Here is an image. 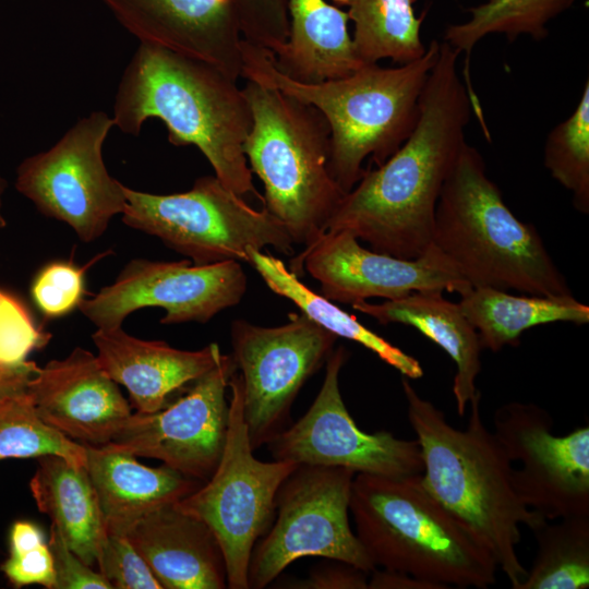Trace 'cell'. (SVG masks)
I'll list each match as a JSON object with an SVG mask.
<instances>
[{
	"label": "cell",
	"mask_w": 589,
	"mask_h": 589,
	"mask_svg": "<svg viewBox=\"0 0 589 589\" xmlns=\"http://www.w3.org/2000/svg\"><path fill=\"white\" fill-rule=\"evenodd\" d=\"M460 55L440 43L414 129L384 164L365 169L326 232L348 231L371 250L400 259L419 257L430 248L436 204L466 143L476 104L471 86L458 72Z\"/></svg>",
	"instance_id": "1"
},
{
	"label": "cell",
	"mask_w": 589,
	"mask_h": 589,
	"mask_svg": "<svg viewBox=\"0 0 589 589\" xmlns=\"http://www.w3.org/2000/svg\"><path fill=\"white\" fill-rule=\"evenodd\" d=\"M408 421L422 457L421 482L430 495L494 557L513 589L527 569L517 545L520 526L545 521L519 500L512 482L513 464L481 416V392L471 400L465 429L448 423L442 410L419 395L402 376Z\"/></svg>",
	"instance_id": "2"
},
{
	"label": "cell",
	"mask_w": 589,
	"mask_h": 589,
	"mask_svg": "<svg viewBox=\"0 0 589 589\" xmlns=\"http://www.w3.org/2000/svg\"><path fill=\"white\" fill-rule=\"evenodd\" d=\"M112 118L131 135L147 119L161 120L172 145L196 146L226 188L263 202L243 153L252 124L249 103L237 80L217 68L141 43L120 81Z\"/></svg>",
	"instance_id": "3"
},
{
	"label": "cell",
	"mask_w": 589,
	"mask_h": 589,
	"mask_svg": "<svg viewBox=\"0 0 589 589\" xmlns=\"http://www.w3.org/2000/svg\"><path fill=\"white\" fill-rule=\"evenodd\" d=\"M438 52L434 39L421 58L408 63H364L344 77L302 83L278 70L269 50L243 40L242 77L277 88L324 116L330 129L328 170L347 193L364 175L365 158L381 166L411 134Z\"/></svg>",
	"instance_id": "4"
},
{
	"label": "cell",
	"mask_w": 589,
	"mask_h": 589,
	"mask_svg": "<svg viewBox=\"0 0 589 589\" xmlns=\"http://www.w3.org/2000/svg\"><path fill=\"white\" fill-rule=\"evenodd\" d=\"M432 243L471 287L573 294L537 228L512 213L482 155L467 142L443 184Z\"/></svg>",
	"instance_id": "5"
},
{
	"label": "cell",
	"mask_w": 589,
	"mask_h": 589,
	"mask_svg": "<svg viewBox=\"0 0 589 589\" xmlns=\"http://www.w3.org/2000/svg\"><path fill=\"white\" fill-rule=\"evenodd\" d=\"M420 474L354 476L349 512L371 561L440 589L494 585V557L430 495Z\"/></svg>",
	"instance_id": "6"
},
{
	"label": "cell",
	"mask_w": 589,
	"mask_h": 589,
	"mask_svg": "<svg viewBox=\"0 0 589 589\" xmlns=\"http://www.w3.org/2000/svg\"><path fill=\"white\" fill-rule=\"evenodd\" d=\"M252 124L243 143L249 168L264 184V207L294 244L308 247L326 226L345 192L328 170L330 129L312 105L245 80Z\"/></svg>",
	"instance_id": "7"
},
{
	"label": "cell",
	"mask_w": 589,
	"mask_h": 589,
	"mask_svg": "<svg viewBox=\"0 0 589 589\" xmlns=\"http://www.w3.org/2000/svg\"><path fill=\"white\" fill-rule=\"evenodd\" d=\"M122 221L157 237L194 264L249 261L251 250L273 248L293 253V241L283 224L264 206L251 207L215 176L195 180L182 193L152 194L125 187Z\"/></svg>",
	"instance_id": "8"
},
{
	"label": "cell",
	"mask_w": 589,
	"mask_h": 589,
	"mask_svg": "<svg viewBox=\"0 0 589 589\" xmlns=\"http://www.w3.org/2000/svg\"><path fill=\"white\" fill-rule=\"evenodd\" d=\"M229 389L228 429L219 462L205 484L176 506L204 521L217 538L226 563L227 588L248 589L253 548L272 526L278 489L298 464L267 462L254 457L238 370L230 378Z\"/></svg>",
	"instance_id": "9"
},
{
	"label": "cell",
	"mask_w": 589,
	"mask_h": 589,
	"mask_svg": "<svg viewBox=\"0 0 589 589\" xmlns=\"http://www.w3.org/2000/svg\"><path fill=\"white\" fill-rule=\"evenodd\" d=\"M354 476L347 468L298 465L278 489L275 522L253 548L249 588H265L302 557L376 568L349 524Z\"/></svg>",
	"instance_id": "10"
},
{
	"label": "cell",
	"mask_w": 589,
	"mask_h": 589,
	"mask_svg": "<svg viewBox=\"0 0 589 589\" xmlns=\"http://www.w3.org/2000/svg\"><path fill=\"white\" fill-rule=\"evenodd\" d=\"M115 125L112 117L94 111L16 169V190L43 215L69 225L83 242L103 236L127 204L125 185L109 175L103 158Z\"/></svg>",
	"instance_id": "11"
},
{
	"label": "cell",
	"mask_w": 589,
	"mask_h": 589,
	"mask_svg": "<svg viewBox=\"0 0 589 589\" xmlns=\"http://www.w3.org/2000/svg\"><path fill=\"white\" fill-rule=\"evenodd\" d=\"M232 358L241 371L243 413L252 449L286 429L290 408L304 383L326 363L337 336L304 314L280 326L235 320Z\"/></svg>",
	"instance_id": "12"
},
{
	"label": "cell",
	"mask_w": 589,
	"mask_h": 589,
	"mask_svg": "<svg viewBox=\"0 0 589 589\" xmlns=\"http://www.w3.org/2000/svg\"><path fill=\"white\" fill-rule=\"evenodd\" d=\"M493 433L509 461L522 504L545 520L589 516V426L553 433L550 413L533 402L510 401L493 417Z\"/></svg>",
	"instance_id": "13"
},
{
	"label": "cell",
	"mask_w": 589,
	"mask_h": 589,
	"mask_svg": "<svg viewBox=\"0 0 589 589\" xmlns=\"http://www.w3.org/2000/svg\"><path fill=\"white\" fill-rule=\"evenodd\" d=\"M348 357L345 346L334 348L325 363L323 385L306 413L267 444L273 458L347 468L356 474H420L423 465L417 440L398 438L387 431L365 433L350 416L339 388L340 370Z\"/></svg>",
	"instance_id": "14"
},
{
	"label": "cell",
	"mask_w": 589,
	"mask_h": 589,
	"mask_svg": "<svg viewBox=\"0 0 589 589\" xmlns=\"http://www.w3.org/2000/svg\"><path fill=\"white\" fill-rule=\"evenodd\" d=\"M245 291L247 275L238 261L200 265L135 259L79 309L97 328L121 326L128 315L147 306L165 310L161 324L206 323L240 303Z\"/></svg>",
	"instance_id": "15"
},
{
	"label": "cell",
	"mask_w": 589,
	"mask_h": 589,
	"mask_svg": "<svg viewBox=\"0 0 589 589\" xmlns=\"http://www.w3.org/2000/svg\"><path fill=\"white\" fill-rule=\"evenodd\" d=\"M237 370L232 356L221 354L216 365L175 401L152 413L132 412L108 444L206 481L225 447L227 389Z\"/></svg>",
	"instance_id": "16"
},
{
	"label": "cell",
	"mask_w": 589,
	"mask_h": 589,
	"mask_svg": "<svg viewBox=\"0 0 589 589\" xmlns=\"http://www.w3.org/2000/svg\"><path fill=\"white\" fill-rule=\"evenodd\" d=\"M348 231L325 232L290 261L298 277L306 272L322 296L354 304L371 298L395 300L416 291L457 292L471 286L433 243L419 257L400 259L363 248Z\"/></svg>",
	"instance_id": "17"
},
{
	"label": "cell",
	"mask_w": 589,
	"mask_h": 589,
	"mask_svg": "<svg viewBox=\"0 0 589 589\" xmlns=\"http://www.w3.org/2000/svg\"><path fill=\"white\" fill-rule=\"evenodd\" d=\"M26 394L44 423L84 445L110 443L132 413L97 357L81 347L38 366Z\"/></svg>",
	"instance_id": "18"
},
{
	"label": "cell",
	"mask_w": 589,
	"mask_h": 589,
	"mask_svg": "<svg viewBox=\"0 0 589 589\" xmlns=\"http://www.w3.org/2000/svg\"><path fill=\"white\" fill-rule=\"evenodd\" d=\"M141 43L242 77V43L228 0H101Z\"/></svg>",
	"instance_id": "19"
},
{
	"label": "cell",
	"mask_w": 589,
	"mask_h": 589,
	"mask_svg": "<svg viewBox=\"0 0 589 589\" xmlns=\"http://www.w3.org/2000/svg\"><path fill=\"white\" fill-rule=\"evenodd\" d=\"M92 339L104 371L128 389L132 406L142 413L164 408L173 393L213 369L223 354L216 342L196 351L180 350L133 337L121 326L97 328Z\"/></svg>",
	"instance_id": "20"
},
{
	"label": "cell",
	"mask_w": 589,
	"mask_h": 589,
	"mask_svg": "<svg viewBox=\"0 0 589 589\" xmlns=\"http://www.w3.org/2000/svg\"><path fill=\"white\" fill-rule=\"evenodd\" d=\"M125 536L163 588H227L226 563L217 538L204 521L176 504L142 517Z\"/></svg>",
	"instance_id": "21"
},
{
	"label": "cell",
	"mask_w": 589,
	"mask_h": 589,
	"mask_svg": "<svg viewBox=\"0 0 589 589\" xmlns=\"http://www.w3.org/2000/svg\"><path fill=\"white\" fill-rule=\"evenodd\" d=\"M85 448L86 469L107 532L125 534L142 517L178 503L202 484L166 465L147 467L131 452L111 444Z\"/></svg>",
	"instance_id": "22"
},
{
	"label": "cell",
	"mask_w": 589,
	"mask_h": 589,
	"mask_svg": "<svg viewBox=\"0 0 589 589\" xmlns=\"http://www.w3.org/2000/svg\"><path fill=\"white\" fill-rule=\"evenodd\" d=\"M353 310L386 325L398 323L411 326L441 347L456 365L453 395L460 417L478 390L476 380L481 372V351L476 328L458 303L437 291H416L382 303L362 301Z\"/></svg>",
	"instance_id": "23"
},
{
	"label": "cell",
	"mask_w": 589,
	"mask_h": 589,
	"mask_svg": "<svg viewBox=\"0 0 589 589\" xmlns=\"http://www.w3.org/2000/svg\"><path fill=\"white\" fill-rule=\"evenodd\" d=\"M289 37L273 55L278 70L302 83L344 77L359 69L347 12L325 0H288Z\"/></svg>",
	"instance_id": "24"
},
{
	"label": "cell",
	"mask_w": 589,
	"mask_h": 589,
	"mask_svg": "<svg viewBox=\"0 0 589 589\" xmlns=\"http://www.w3.org/2000/svg\"><path fill=\"white\" fill-rule=\"evenodd\" d=\"M29 491L68 546L85 564H97L107 529L86 467L56 454L37 457Z\"/></svg>",
	"instance_id": "25"
},
{
	"label": "cell",
	"mask_w": 589,
	"mask_h": 589,
	"mask_svg": "<svg viewBox=\"0 0 589 589\" xmlns=\"http://www.w3.org/2000/svg\"><path fill=\"white\" fill-rule=\"evenodd\" d=\"M458 305L476 328L480 346L497 352L505 346L517 347L520 335L550 323H589V306L572 296H521L490 287H471L460 296Z\"/></svg>",
	"instance_id": "26"
},
{
	"label": "cell",
	"mask_w": 589,
	"mask_h": 589,
	"mask_svg": "<svg viewBox=\"0 0 589 589\" xmlns=\"http://www.w3.org/2000/svg\"><path fill=\"white\" fill-rule=\"evenodd\" d=\"M248 263L276 294L291 301L306 317L335 336L352 340L409 378L422 377L420 362L382 336L362 325L330 300L308 288L284 262L269 253L251 250Z\"/></svg>",
	"instance_id": "27"
},
{
	"label": "cell",
	"mask_w": 589,
	"mask_h": 589,
	"mask_svg": "<svg viewBox=\"0 0 589 589\" xmlns=\"http://www.w3.org/2000/svg\"><path fill=\"white\" fill-rule=\"evenodd\" d=\"M349 7L353 23L352 41L362 63L389 59L404 64L421 58L428 46L421 38V25L428 13L417 16V0H335Z\"/></svg>",
	"instance_id": "28"
},
{
	"label": "cell",
	"mask_w": 589,
	"mask_h": 589,
	"mask_svg": "<svg viewBox=\"0 0 589 589\" xmlns=\"http://www.w3.org/2000/svg\"><path fill=\"white\" fill-rule=\"evenodd\" d=\"M545 520L532 532L537 552L516 589L589 587V516Z\"/></svg>",
	"instance_id": "29"
},
{
	"label": "cell",
	"mask_w": 589,
	"mask_h": 589,
	"mask_svg": "<svg viewBox=\"0 0 589 589\" xmlns=\"http://www.w3.org/2000/svg\"><path fill=\"white\" fill-rule=\"evenodd\" d=\"M575 0H486L469 9L470 19L452 24L444 32V41L465 52L468 58L474 46L488 35H504L508 41L520 36L543 40L548 24L568 10Z\"/></svg>",
	"instance_id": "30"
},
{
	"label": "cell",
	"mask_w": 589,
	"mask_h": 589,
	"mask_svg": "<svg viewBox=\"0 0 589 589\" xmlns=\"http://www.w3.org/2000/svg\"><path fill=\"white\" fill-rule=\"evenodd\" d=\"M544 167L554 180L572 193L573 206L589 214V80L572 115L548 134Z\"/></svg>",
	"instance_id": "31"
},
{
	"label": "cell",
	"mask_w": 589,
	"mask_h": 589,
	"mask_svg": "<svg viewBox=\"0 0 589 589\" xmlns=\"http://www.w3.org/2000/svg\"><path fill=\"white\" fill-rule=\"evenodd\" d=\"M56 454L86 467V448L44 423L27 396L0 398V461Z\"/></svg>",
	"instance_id": "32"
},
{
	"label": "cell",
	"mask_w": 589,
	"mask_h": 589,
	"mask_svg": "<svg viewBox=\"0 0 589 589\" xmlns=\"http://www.w3.org/2000/svg\"><path fill=\"white\" fill-rule=\"evenodd\" d=\"M15 588L40 585L53 589L55 569L41 528L28 520L14 521L9 531V557L0 565Z\"/></svg>",
	"instance_id": "33"
},
{
	"label": "cell",
	"mask_w": 589,
	"mask_h": 589,
	"mask_svg": "<svg viewBox=\"0 0 589 589\" xmlns=\"http://www.w3.org/2000/svg\"><path fill=\"white\" fill-rule=\"evenodd\" d=\"M95 261L84 267L56 261L37 273L31 285V296L45 317H61L79 308L85 294V272Z\"/></svg>",
	"instance_id": "34"
},
{
	"label": "cell",
	"mask_w": 589,
	"mask_h": 589,
	"mask_svg": "<svg viewBox=\"0 0 589 589\" xmlns=\"http://www.w3.org/2000/svg\"><path fill=\"white\" fill-rule=\"evenodd\" d=\"M247 43L276 53L289 37L288 0H228Z\"/></svg>",
	"instance_id": "35"
},
{
	"label": "cell",
	"mask_w": 589,
	"mask_h": 589,
	"mask_svg": "<svg viewBox=\"0 0 589 589\" xmlns=\"http://www.w3.org/2000/svg\"><path fill=\"white\" fill-rule=\"evenodd\" d=\"M50 337L36 326L23 303L0 289V363H25L27 356L45 347Z\"/></svg>",
	"instance_id": "36"
},
{
	"label": "cell",
	"mask_w": 589,
	"mask_h": 589,
	"mask_svg": "<svg viewBox=\"0 0 589 589\" xmlns=\"http://www.w3.org/2000/svg\"><path fill=\"white\" fill-rule=\"evenodd\" d=\"M97 565L103 576L116 589H163L125 534L107 532Z\"/></svg>",
	"instance_id": "37"
},
{
	"label": "cell",
	"mask_w": 589,
	"mask_h": 589,
	"mask_svg": "<svg viewBox=\"0 0 589 589\" xmlns=\"http://www.w3.org/2000/svg\"><path fill=\"white\" fill-rule=\"evenodd\" d=\"M48 546L55 569L53 589H113L112 585L85 564L67 544L60 530L51 524Z\"/></svg>",
	"instance_id": "38"
},
{
	"label": "cell",
	"mask_w": 589,
	"mask_h": 589,
	"mask_svg": "<svg viewBox=\"0 0 589 589\" xmlns=\"http://www.w3.org/2000/svg\"><path fill=\"white\" fill-rule=\"evenodd\" d=\"M365 570L337 561V564L314 569L308 578L293 582V588L303 589H366Z\"/></svg>",
	"instance_id": "39"
},
{
	"label": "cell",
	"mask_w": 589,
	"mask_h": 589,
	"mask_svg": "<svg viewBox=\"0 0 589 589\" xmlns=\"http://www.w3.org/2000/svg\"><path fill=\"white\" fill-rule=\"evenodd\" d=\"M373 574L368 580L370 589H440V587L431 581L418 578L413 575L385 569L372 570Z\"/></svg>",
	"instance_id": "40"
},
{
	"label": "cell",
	"mask_w": 589,
	"mask_h": 589,
	"mask_svg": "<svg viewBox=\"0 0 589 589\" xmlns=\"http://www.w3.org/2000/svg\"><path fill=\"white\" fill-rule=\"evenodd\" d=\"M38 365L34 361H26L19 365L0 363V398L23 394L29 378Z\"/></svg>",
	"instance_id": "41"
},
{
	"label": "cell",
	"mask_w": 589,
	"mask_h": 589,
	"mask_svg": "<svg viewBox=\"0 0 589 589\" xmlns=\"http://www.w3.org/2000/svg\"><path fill=\"white\" fill-rule=\"evenodd\" d=\"M7 187L8 184L5 179L0 175V228H4L7 226V219L3 214V195Z\"/></svg>",
	"instance_id": "42"
}]
</instances>
